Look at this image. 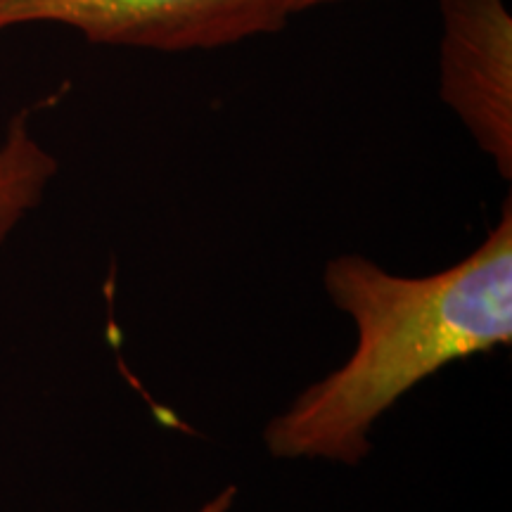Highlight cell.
Masks as SVG:
<instances>
[{
	"instance_id": "6da1fadb",
	"label": "cell",
	"mask_w": 512,
	"mask_h": 512,
	"mask_svg": "<svg viewBox=\"0 0 512 512\" xmlns=\"http://www.w3.org/2000/svg\"><path fill=\"white\" fill-rule=\"evenodd\" d=\"M323 287L354 325V351L268 422L264 446L278 460L356 467L373 451L377 422L418 384L512 344L510 197L458 264L399 275L347 252L328 261Z\"/></svg>"
},
{
	"instance_id": "7a4b0ae2",
	"label": "cell",
	"mask_w": 512,
	"mask_h": 512,
	"mask_svg": "<svg viewBox=\"0 0 512 512\" xmlns=\"http://www.w3.org/2000/svg\"><path fill=\"white\" fill-rule=\"evenodd\" d=\"M287 0H0V34L60 24L91 43L157 53L214 50L285 27Z\"/></svg>"
},
{
	"instance_id": "3957f363",
	"label": "cell",
	"mask_w": 512,
	"mask_h": 512,
	"mask_svg": "<svg viewBox=\"0 0 512 512\" xmlns=\"http://www.w3.org/2000/svg\"><path fill=\"white\" fill-rule=\"evenodd\" d=\"M439 93L501 178L512 176L508 0H441Z\"/></svg>"
},
{
	"instance_id": "277c9868",
	"label": "cell",
	"mask_w": 512,
	"mask_h": 512,
	"mask_svg": "<svg viewBox=\"0 0 512 512\" xmlns=\"http://www.w3.org/2000/svg\"><path fill=\"white\" fill-rule=\"evenodd\" d=\"M57 176V159L31 128V112L8 121L0 140V245L43 202Z\"/></svg>"
},
{
	"instance_id": "5b68a950",
	"label": "cell",
	"mask_w": 512,
	"mask_h": 512,
	"mask_svg": "<svg viewBox=\"0 0 512 512\" xmlns=\"http://www.w3.org/2000/svg\"><path fill=\"white\" fill-rule=\"evenodd\" d=\"M235 501H238V486L230 484L190 512H230L235 508Z\"/></svg>"
},
{
	"instance_id": "8992f818",
	"label": "cell",
	"mask_w": 512,
	"mask_h": 512,
	"mask_svg": "<svg viewBox=\"0 0 512 512\" xmlns=\"http://www.w3.org/2000/svg\"><path fill=\"white\" fill-rule=\"evenodd\" d=\"M330 3H344V0H287V10H290V15H297V12L318 8V5H330Z\"/></svg>"
}]
</instances>
